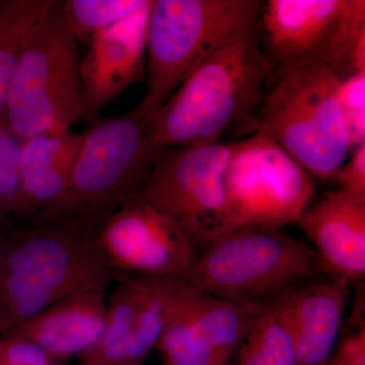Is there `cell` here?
<instances>
[{
    "label": "cell",
    "mask_w": 365,
    "mask_h": 365,
    "mask_svg": "<svg viewBox=\"0 0 365 365\" xmlns=\"http://www.w3.org/2000/svg\"><path fill=\"white\" fill-rule=\"evenodd\" d=\"M102 220L74 216L33 222L0 241L1 335L71 294L126 279L96 244Z\"/></svg>",
    "instance_id": "1"
},
{
    "label": "cell",
    "mask_w": 365,
    "mask_h": 365,
    "mask_svg": "<svg viewBox=\"0 0 365 365\" xmlns=\"http://www.w3.org/2000/svg\"><path fill=\"white\" fill-rule=\"evenodd\" d=\"M271 78L256 24L204 59L165 101L148 129L153 145L163 151L218 143L251 119Z\"/></svg>",
    "instance_id": "2"
},
{
    "label": "cell",
    "mask_w": 365,
    "mask_h": 365,
    "mask_svg": "<svg viewBox=\"0 0 365 365\" xmlns=\"http://www.w3.org/2000/svg\"><path fill=\"white\" fill-rule=\"evenodd\" d=\"M261 0H153L146 26V91L155 113L204 59L258 21Z\"/></svg>",
    "instance_id": "3"
},
{
    "label": "cell",
    "mask_w": 365,
    "mask_h": 365,
    "mask_svg": "<svg viewBox=\"0 0 365 365\" xmlns=\"http://www.w3.org/2000/svg\"><path fill=\"white\" fill-rule=\"evenodd\" d=\"M76 41L63 1H53L29 36L7 91L2 117L19 140L71 130L81 120Z\"/></svg>",
    "instance_id": "4"
},
{
    "label": "cell",
    "mask_w": 365,
    "mask_h": 365,
    "mask_svg": "<svg viewBox=\"0 0 365 365\" xmlns=\"http://www.w3.org/2000/svg\"><path fill=\"white\" fill-rule=\"evenodd\" d=\"M319 271L313 248L278 228L228 230L198 254L184 279L204 294L266 306Z\"/></svg>",
    "instance_id": "5"
},
{
    "label": "cell",
    "mask_w": 365,
    "mask_h": 365,
    "mask_svg": "<svg viewBox=\"0 0 365 365\" xmlns=\"http://www.w3.org/2000/svg\"><path fill=\"white\" fill-rule=\"evenodd\" d=\"M150 124L138 106L121 116L95 122L83 132L66 193L33 222L104 217L140 197L160 153L151 141Z\"/></svg>",
    "instance_id": "6"
},
{
    "label": "cell",
    "mask_w": 365,
    "mask_h": 365,
    "mask_svg": "<svg viewBox=\"0 0 365 365\" xmlns=\"http://www.w3.org/2000/svg\"><path fill=\"white\" fill-rule=\"evenodd\" d=\"M257 29L272 78L311 66L340 81L365 71L364 0H268Z\"/></svg>",
    "instance_id": "7"
},
{
    "label": "cell",
    "mask_w": 365,
    "mask_h": 365,
    "mask_svg": "<svg viewBox=\"0 0 365 365\" xmlns=\"http://www.w3.org/2000/svg\"><path fill=\"white\" fill-rule=\"evenodd\" d=\"M339 90L329 67H300L276 79L262 101L257 129L318 179L333 180L351 153Z\"/></svg>",
    "instance_id": "8"
},
{
    "label": "cell",
    "mask_w": 365,
    "mask_h": 365,
    "mask_svg": "<svg viewBox=\"0 0 365 365\" xmlns=\"http://www.w3.org/2000/svg\"><path fill=\"white\" fill-rule=\"evenodd\" d=\"M313 177L265 132L232 143L225 175L223 234L297 223L313 197Z\"/></svg>",
    "instance_id": "9"
},
{
    "label": "cell",
    "mask_w": 365,
    "mask_h": 365,
    "mask_svg": "<svg viewBox=\"0 0 365 365\" xmlns=\"http://www.w3.org/2000/svg\"><path fill=\"white\" fill-rule=\"evenodd\" d=\"M232 143L160 151L140 198L170 218L199 253L223 234L225 175Z\"/></svg>",
    "instance_id": "10"
},
{
    "label": "cell",
    "mask_w": 365,
    "mask_h": 365,
    "mask_svg": "<svg viewBox=\"0 0 365 365\" xmlns=\"http://www.w3.org/2000/svg\"><path fill=\"white\" fill-rule=\"evenodd\" d=\"M96 244L127 278H184L199 254L181 227L140 197L103 217Z\"/></svg>",
    "instance_id": "11"
},
{
    "label": "cell",
    "mask_w": 365,
    "mask_h": 365,
    "mask_svg": "<svg viewBox=\"0 0 365 365\" xmlns=\"http://www.w3.org/2000/svg\"><path fill=\"white\" fill-rule=\"evenodd\" d=\"M153 4L88 40L79 60L81 120L95 122L100 113L130 86L145 81L146 26Z\"/></svg>",
    "instance_id": "12"
},
{
    "label": "cell",
    "mask_w": 365,
    "mask_h": 365,
    "mask_svg": "<svg viewBox=\"0 0 365 365\" xmlns=\"http://www.w3.org/2000/svg\"><path fill=\"white\" fill-rule=\"evenodd\" d=\"M297 225L313 242L319 271L334 279L360 282L365 275V200L343 189L307 206Z\"/></svg>",
    "instance_id": "13"
},
{
    "label": "cell",
    "mask_w": 365,
    "mask_h": 365,
    "mask_svg": "<svg viewBox=\"0 0 365 365\" xmlns=\"http://www.w3.org/2000/svg\"><path fill=\"white\" fill-rule=\"evenodd\" d=\"M347 283H299L274 300L287 319L297 365H324L339 340Z\"/></svg>",
    "instance_id": "14"
},
{
    "label": "cell",
    "mask_w": 365,
    "mask_h": 365,
    "mask_svg": "<svg viewBox=\"0 0 365 365\" xmlns=\"http://www.w3.org/2000/svg\"><path fill=\"white\" fill-rule=\"evenodd\" d=\"M105 289L90 288L71 294L4 335L31 341L60 361L79 359L95 347L104 330Z\"/></svg>",
    "instance_id": "15"
},
{
    "label": "cell",
    "mask_w": 365,
    "mask_h": 365,
    "mask_svg": "<svg viewBox=\"0 0 365 365\" xmlns=\"http://www.w3.org/2000/svg\"><path fill=\"white\" fill-rule=\"evenodd\" d=\"M83 133L42 134L21 141V187L14 216L35 220L66 193Z\"/></svg>",
    "instance_id": "16"
},
{
    "label": "cell",
    "mask_w": 365,
    "mask_h": 365,
    "mask_svg": "<svg viewBox=\"0 0 365 365\" xmlns=\"http://www.w3.org/2000/svg\"><path fill=\"white\" fill-rule=\"evenodd\" d=\"M266 306L220 299L204 294L195 287L192 288L185 300L187 313L201 335L230 359L247 339Z\"/></svg>",
    "instance_id": "17"
},
{
    "label": "cell",
    "mask_w": 365,
    "mask_h": 365,
    "mask_svg": "<svg viewBox=\"0 0 365 365\" xmlns=\"http://www.w3.org/2000/svg\"><path fill=\"white\" fill-rule=\"evenodd\" d=\"M150 278L128 277L107 300L104 330L95 347L79 357L78 365H126L127 353L139 307Z\"/></svg>",
    "instance_id": "18"
},
{
    "label": "cell",
    "mask_w": 365,
    "mask_h": 365,
    "mask_svg": "<svg viewBox=\"0 0 365 365\" xmlns=\"http://www.w3.org/2000/svg\"><path fill=\"white\" fill-rule=\"evenodd\" d=\"M53 0H0V118L29 36Z\"/></svg>",
    "instance_id": "19"
},
{
    "label": "cell",
    "mask_w": 365,
    "mask_h": 365,
    "mask_svg": "<svg viewBox=\"0 0 365 365\" xmlns=\"http://www.w3.org/2000/svg\"><path fill=\"white\" fill-rule=\"evenodd\" d=\"M239 365H297L289 326L275 302L255 322L242 343Z\"/></svg>",
    "instance_id": "20"
},
{
    "label": "cell",
    "mask_w": 365,
    "mask_h": 365,
    "mask_svg": "<svg viewBox=\"0 0 365 365\" xmlns=\"http://www.w3.org/2000/svg\"><path fill=\"white\" fill-rule=\"evenodd\" d=\"M182 299L163 331L155 349L163 365H227L230 359L209 344L194 325Z\"/></svg>",
    "instance_id": "21"
},
{
    "label": "cell",
    "mask_w": 365,
    "mask_h": 365,
    "mask_svg": "<svg viewBox=\"0 0 365 365\" xmlns=\"http://www.w3.org/2000/svg\"><path fill=\"white\" fill-rule=\"evenodd\" d=\"M151 0H68L63 1L67 21L78 40L117 25L145 9Z\"/></svg>",
    "instance_id": "22"
},
{
    "label": "cell",
    "mask_w": 365,
    "mask_h": 365,
    "mask_svg": "<svg viewBox=\"0 0 365 365\" xmlns=\"http://www.w3.org/2000/svg\"><path fill=\"white\" fill-rule=\"evenodd\" d=\"M21 141L0 118V218L14 215L20 196Z\"/></svg>",
    "instance_id": "23"
},
{
    "label": "cell",
    "mask_w": 365,
    "mask_h": 365,
    "mask_svg": "<svg viewBox=\"0 0 365 365\" xmlns=\"http://www.w3.org/2000/svg\"><path fill=\"white\" fill-rule=\"evenodd\" d=\"M339 96L352 150L365 143V71L341 79Z\"/></svg>",
    "instance_id": "24"
},
{
    "label": "cell",
    "mask_w": 365,
    "mask_h": 365,
    "mask_svg": "<svg viewBox=\"0 0 365 365\" xmlns=\"http://www.w3.org/2000/svg\"><path fill=\"white\" fill-rule=\"evenodd\" d=\"M364 302H360L359 312L352 316L351 330L346 333L324 365H365V319L361 309Z\"/></svg>",
    "instance_id": "25"
},
{
    "label": "cell",
    "mask_w": 365,
    "mask_h": 365,
    "mask_svg": "<svg viewBox=\"0 0 365 365\" xmlns=\"http://www.w3.org/2000/svg\"><path fill=\"white\" fill-rule=\"evenodd\" d=\"M52 359L31 341L13 335L0 338V365H39Z\"/></svg>",
    "instance_id": "26"
},
{
    "label": "cell",
    "mask_w": 365,
    "mask_h": 365,
    "mask_svg": "<svg viewBox=\"0 0 365 365\" xmlns=\"http://www.w3.org/2000/svg\"><path fill=\"white\" fill-rule=\"evenodd\" d=\"M333 180L340 189L365 200V143L351 150L349 160L343 163Z\"/></svg>",
    "instance_id": "27"
},
{
    "label": "cell",
    "mask_w": 365,
    "mask_h": 365,
    "mask_svg": "<svg viewBox=\"0 0 365 365\" xmlns=\"http://www.w3.org/2000/svg\"><path fill=\"white\" fill-rule=\"evenodd\" d=\"M66 362L60 361V360L52 359L50 361L45 362V364H39V365H64Z\"/></svg>",
    "instance_id": "28"
}]
</instances>
